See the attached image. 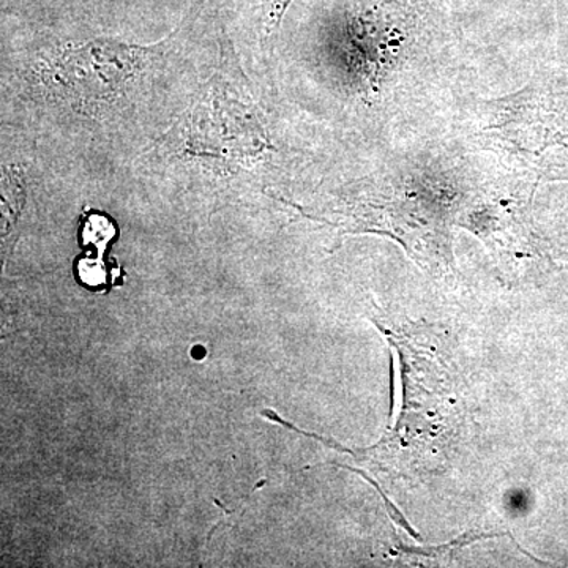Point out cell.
<instances>
[{"label": "cell", "instance_id": "cell-1", "mask_svg": "<svg viewBox=\"0 0 568 568\" xmlns=\"http://www.w3.org/2000/svg\"><path fill=\"white\" fill-rule=\"evenodd\" d=\"M171 37L148 47L108 37L61 44L41 52L33 74L52 102L95 118L132 91Z\"/></svg>", "mask_w": 568, "mask_h": 568}, {"label": "cell", "instance_id": "cell-2", "mask_svg": "<svg viewBox=\"0 0 568 568\" xmlns=\"http://www.w3.org/2000/svg\"><path fill=\"white\" fill-rule=\"evenodd\" d=\"M181 141L183 155L223 168L245 166L274 151L257 108L222 78L186 111Z\"/></svg>", "mask_w": 568, "mask_h": 568}, {"label": "cell", "instance_id": "cell-3", "mask_svg": "<svg viewBox=\"0 0 568 568\" xmlns=\"http://www.w3.org/2000/svg\"><path fill=\"white\" fill-rule=\"evenodd\" d=\"M294 0H263V31L272 36Z\"/></svg>", "mask_w": 568, "mask_h": 568}]
</instances>
